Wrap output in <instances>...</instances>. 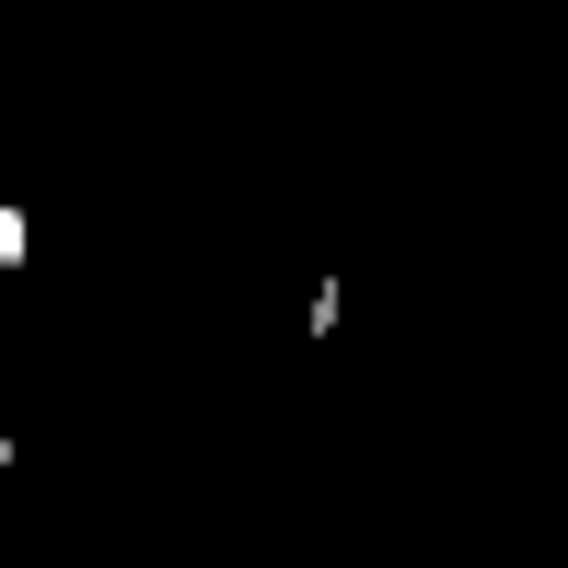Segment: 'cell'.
Segmentation results:
<instances>
[{"label": "cell", "mask_w": 568, "mask_h": 568, "mask_svg": "<svg viewBox=\"0 0 568 568\" xmlns=\"http://www.w3.org/2000/svg\"><path fill=\"white\" fill-rule=\"evenodd\" d=\"M23 244H36V232H23V210L0 197V267H23Z\"/></svg>", "instance_id": "6da1fadb"}]
</instances>
